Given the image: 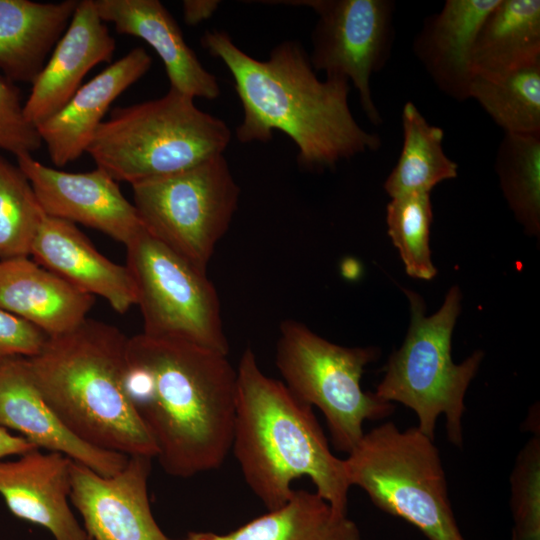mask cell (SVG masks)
Returning a JSON list of instances; mask_svg holds the SVG:
<instances>
[{"mask_svg": "<svg viewBox=\"0 0 540 540\" xmlns=\"http://www.w3.org/2000/svg\"><path fill=\"white\" fill-rule=\"evenodd\" d=\"M126 388L162 469L189 478L232 449L237 371L228 355L144 333L128 338Z\"/></svg>", "mask_w": 540, "mask_h": 540, "instance_id": "1", "label": "cell"}, {"mask_svg": "<svg viewBox=\"0 0 540 540\" xmlns=\"http://www.w3.org/2000/svg\"><path fill=\"white\" fill-rule=\"evenodd\" d=\"M201 45L232 75L243 110L236 129L241 143H265L282 132L296 145L299 165L317 171L381 147V138L351 113L349 80H320L299 42L277 44L265 60L241 50L225 31H205Z\"/></svg>", "mask_w": 540, "mask_h": 540, "instance_id": "2", "label": "cell"}, {"mask_svg": "<svg viewBox=\"0 0 540 540\" xmlns=\"http://www.w3.org/2000/svg\"><path fill=\"white\" fill-rule=\"evenodd\" d=\"M236 371L232 450L251 491L271 511L291 498L293 481L307 477L337 513L347 514L344 460L331 452L313 408L265 375L250 348Z\"/></svg>", "mask_w": 540, "mask_h": 540, "instance_id": "3", "label": "cell"}, {"mask_svg": "<svg viewBox=\"0 0 540 540\" xmlns=\"http://www.w3.org/2000/svg\"><path fill=\"white\" fill-rule=\"evenodd\" d=\"M127 341L117 327L87 318L27 359L44 400L74 435L103 450L156 458L126 388Z\"/></svg>", "mask_w": 540, "mask_h": 540, "instance_id": "4", "label": "cell"}, {"mask_svg": "<svg viewBox=\"0 0 540 540\" xmlns=\"http://www.w3.org/2000/svg\"><path fill=\"white\" fill-rule=\"evenodd\" d=\"M230 141L223 120L169 89L160 98L111 110L87 153L115 181L132 185L222 155Z\"/></svg>", "mask_w": 540, "mask_h": 540, "instance_id": "5", "label": "cell"}, {"mask_svg": "<svg viewBox=\"0 0 540 540\" xmlns=\"http://www.w3.org/2000/svg\"><path fill=\"white\" fill-rule=\"evenodd\" d=\"M405 292L411 311L409 329L400 349L389 357L374 394L413 410L417 428L433 440L437 419L444 415L449 442L461 448L465 394L484 353L477 350L459 364L452 360L451 337L461 301L458 286L448 291L441 308L431 316H426L417 293Z\"/></svg>", "mask_w": 540, "mask_h": 540, "instance_id": "6", "label": "cell"}, {"mask_svg": "<svg viewBox=\"0 0 540 540\" xmlns=\"http://www.w3.org/2000/svg\"><path fill=\"white\" fill-rule=\"evenodd\" d=\"M343 460L349 485L364 490L381 511L409 522L428 540H465L439 450L417 426L378 425Z\"/></svg>", "mask_w": 540, "mask_h": 540, "instance_id": "7", "label": "cell"}, {"mask_svg": "<svg viewBox=\"0 0 540 540\" xmlns=\"http://www.w3.org/2000/svg\"><path fill=\"white\" fill-rule=\"evenodd\" d=\"M374 347H343L304 324H281L276 347V366L286 387L302 402L322 412L334 447L350 453L364 435L366 420L390 416L394 405L364 392L365 366L378 358Z\"/></svg>", "mask_w": 540, "mask_h": 540, "instance_id": "8", "label": "cell"}, {"mask_svg": "<svg viewBox=\"0 0 540 540\" xmlns=\"http://www.w3.org/2000/svg\"><path fill=\"white\" fill-rule=\"evenodd\" d=\"M131 187L133 205L145 230L206 271L240 195L224 155Z\"/></svg>", "mask_w": 540, "mask_h": 540, "instance_id": "9", "label": "cell"}, {"mask_svg": "<svg viewBox=\"0 0 540 540\" xmlns=\"http://www.w3.org/2000/svg\"><path fill=\"white\" fill-rule=\"evenodd\" d=\"M126 249V266L134 281L143 333L228 355L219 298L206 271L145 229Z\"/></svg>", "mask_w": 540, "mask_h": 540, "instance_id": "10", "label": "cell"}, {"mask_svg": "<svg viewBox=\"0 0 540 540\" xmlns=\"http://www.w3.org/2000/svg\"><path fill=\"white\" fill-rule=\"evenodd\" d=\"M317 14L311 34L314 70L351 81L366 117L373 125L382 118L374 103L370 78L388 62L395 38L392 0L284 1Z\"/></svg>", "mask_w": 540, "mask_h": 540, "instance_id": "11", "label": "cell"}, {"mask_svg": "<svg viewBox=\"0 0 540 540\" xmlns=\"http://www.w3.org/2000/svg\"><path fill=\"white\" fill-rule=\"evenodd\" d=\"M16 159L47 216L93 228L125 246L145 229L118 182L103 170L71 173L45 166L31 154Z\"/></svg>", "mask_w": 540, "mask_h": 540, "instance_id": "12", "label": "cell"}, {"mask_svg": "<svg viewBox=\"0 0 540 540\" xmlns=\"http://www.w3.org/2000/svg\"><path fill=\"white\" fill-rule=\"evenodd\" d=\"M151 460L129 456L123 469L110 477L72 460L70 500L89 540H170L150 507Z\"/></svg>", "mask_w": 540, "mask_h": 540, "instance_id": "13", "label": "cell"}, {"mask_svg": "<svg viewBox=\"0 0 540 540\" xmlns=\"http://www.w3.org/2000/svg\"><path fill=\"white\" fill-rule=\"evenodd\" d=\"M0 426L20 432L36 448L63 454L104 477L120 472L129 458L74 435L44 400L27 357L0 364Z\"/></svg>", "mask_w": 540, "mask_h": 540, "instance_id": "14", "label": "cell"}, {"mask_svg": "<svg viewBox=\"0 0 540 540\" xmlns=\"http://www.w3.org/2000/svg\"><path fill=\"white\" fill-rule=\"evenodd\" d=\"M116 48L94 0L78 1L71 21L32 83L24 115L35 128L54 116L81 87L96 65L110 62Z\"/></svg>", "mask_w": 540, "mask_h": 540, "instance_id": "15", "label": "cell"}, {"mask_svg": "<svg viewBox=\"0 0 540 540\" xmlns=\"http://www.w3.org/2000/svg\"><path fill=\"white\" fill-rule=\"evenodd\" d=\"M71 462L37 448L0 462V495L16 517L47 529L54 540H89L69 506Z\"/></svg>", "mask_w": 540, "mask_h": 540, "instance_id": "16", "label": "cell"}, {"mask_svg": "<svg viewBox=\"0 0 540 540\" xmlns=\"http://www.w3.org/2000/svg\"><path fill=\"white\" fill-rule=\"evenodd\" d=\"M152 58L142 47L130 50L86 84L54 116L36 126L50 160L62 167L87 149L111 104L151 68Z\"/></svg>", "mask_w": 540, "mask_h": 540, "instance_id": "17", "label": "cell"}, {"mask_svg": "<svg viewBox=\"0 0 540 540\" xmlns=\"http://www.w3.org/2000/svg\"><path fill=\"white\" fill-rule=\"evenodd\" d=\"M33 260L80 291L101 296L114 311L125 313L137 303L127 266L96 250L75 224L43 216L31 247Z\"/></svg>", "mask_w": 540, "mask_h": 540, "instance_id": "18", "label": "cell"}, {"mask_svg": "<svg viewBox=\"0 0 540 540\" xmlns=\"http://www.w3.org/2000/svg\"><path fill=\"white\" fill-rule=\"evenodd\" d=\"M104 22L119 34L138 37L150 45L164 64L170 89L192 99L214 100L220 95L218 81L201 64L184 40L167 8L158 0H94Z\"/></svg>", "mask_w": 540, "mask_h": 540, "instance_id": "19", "label": "cell"}, {"mask_svg": "<svg viewBox=\"0 0 540 540\" xmlns=\"http://www.w3.org/2000/svg\"><path fill=\"white\" fill-rule=\"evenodd\" d=\"M499 0H447L429 15L412 48L438 90L463 102L474 78L472 52L477 32Z\"/></svg>", "mask_w": 540, "mask_h": 540, "instance_id": "20", "label": "cell"}, {"mask_svg": "<svg viewBox=\"0 0 540 540\" xmlns=\"http://www.w3.org/2000/svg\"><path fill=\"white\" fill-rule=\"evenodd\" d=\"M95 297L28 257L0 260V309L41 329L66 334L87 319Z\"/></svg>", "mask_w": 540, "mask_h": 540, "instance_id": "21", "label": "cell"}, {"mask_svg": "<svg viewBox=\"0 0 540 540\" xmlns=\"http://www.w3.org/2000/svg\"><path fill=\"white\" fill-rule=\"evenodd\" d=\"M77 4L78 0H0L2 75L14 83L32 84L67 29Z\"/></svg>", "mask_w": 540, "mask_h": 540, "instance_id": "22", "label": "cell"}, {"mask_svg": "<svg viewBox=\"0 0 540 540\" xmlns=\"http://www.w3.org/2000/svg\"><path fill=\"white\" fill-rule=\"evenodd\" d=\"M540 63V1L499 0L474 43L475 75L498 77Z\"/></svg>", "mask_w": 540, "mask_h": 540, "instance_id": "23", "label": "cell"}, {"mask_svg": "<svg viewBox=\"0 0 540 540\" xmlns=\"http://www.w3.org/2000/svg\"><path fill=\"white\" fill-rule=\"evenodd\" d=\"M186 540H361V533L316 492L294 490L284 505L230 533L191 532Z\"/></svg>", "mask_w": 540, "mask_h": 540, "instance_id": "24", "label": "cell"}, {"mask_svg": "<svg viewBox=\"0 0 540 540\" xmlns=\"http://www.w3.org/2000/svg\"><path fill=\"white\" fill-rule=\"evenodd\" d=\"M401 122L402 149L384 183L388 195L430 193L440 182L456 178L458 165L443 150V129L430 124L411 101L403 106Z\"/></svg>", "mask_w": 540, "mask_h": 540, "instance_id": "25", "label": "cell"}, {"mask_svg": "<svg viewBox=\"0 0 540 540\" xmlns=\"http://www.w3.org/2000/svg\"><path fill=\"white\" fill-rule=\"evenodd\" d=\"M470 98L505 134H540V63L498 77L474 75Z\"/></svg>", "mask_w": 540, "mask_h": 540, "instance_id": "26", "label": "cell"}, {"mask_svg": "<svg viewBox=\"0 0 540 540\" xmlns=\"http://www.w3.org/2000/svg\"><path fill=\"white\" fill-rule=\"evenodd\" d=\"M495 171L503 196L530 235L540 232V134H504Z\"/></svg>", "mask_w": 540, "mask_h": 540, "instance_id": "27", "label": "cell"}, {"mask_svg": "<svg viewBox=\"0 0 540 540\" xmlns=\"http://www.w3.org/2000/svg\"><path fill=\"white\" fill-rule=\"evenodd\" d=\"M44 215L27 176L0 154V260L31 255Z\"/></svg>", "mask_w": 540, "mask_h": 540, "instance_id": "28", "label": "cell"}, {"mask_svg": "<svg viewBox=\"0 0 540 540\" xmlns=\"http://www.w3.org/2000/svg\"><path fill=\"white\" fill-rule=\"evenodd\" d=\"M432 220L430 193L398 196L387 205L388 234L411 277L431 280L436 275L429 248Z\"/></svg>", "mask_w": 540, "mask_h": 540, "instance_id": "29", "label": "cell"}, {"mask_svg": "<svg viewBox=\"0 0 540 540\" xmlns=\"http://www.w3.org/2000/svg\"><path fill=\"white\" fill-rule=\"evenodd\" d=\"M513 540H540V436L533 437L517 456L510 477Z\"/></svg>", "mask_w": 540, "mask_h": 540, "instance_id": "30", "label": "cell"}, {"mask_svg": "<svg viewBox=\"0 0 540 540\" xmlns=\"http://www.w3.org/2000/svg\"><path fill=\"white\" fill-rule=\"evenodd\" d=\"M41 146L37 129L25 118L20 89L0 75V149L19 156L32 155Z\"/></svg>", "mask_w": 540, "mask_h": 540, "instance_id": "31", "label": "cell"}, {"mask_svg": "<svg viewBox=\"0 0 540 540\" xmlns=\"http://www.w3.org/2000/svg\"><path fill=\"white\" fill-rule=\"evenodd\" d=\"M48 336L33 324L0 309V364L12 357H32Z\"/></svg>", "mask_w": 540, "mask_h": 540, "instance_id": "32", "label": "cell"}, {"mask_svg": "<svg viewBox=\"0 0 540 540\" xmlns=\"http://www.w3.org/2000/svg\"><path fill=\"white\" fill-rule=\"evenodd\" d=\"M217 0H184L183 18L188 25H197L208 20L220 5Z\"/></svg>", "mask_w": 540, "mask_h": 540, "instance_id": "33", "label": "cell"}, {"mask_svg": "<svg viewBox=\"0 0 540 540\" xmlns=\"http://www.w3.org/2000/svg\"><path fill=\"white\" fill-rule=\"evenodd\" d=\"M35 448L24 437L12 435L6 428L0 426V458L15 454L22 455Z\"/></svg>", "mask_w": 540, "mask_h": 540, "instance_id": "34", "label": "cell"}]
</instances>
